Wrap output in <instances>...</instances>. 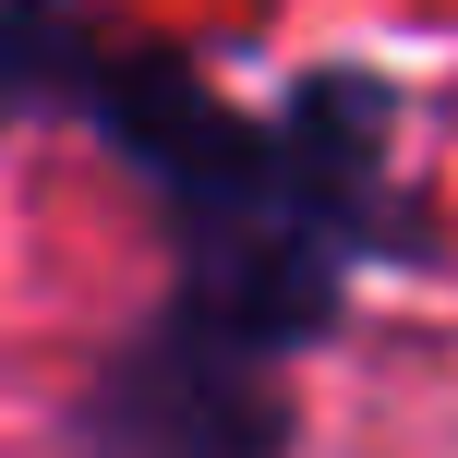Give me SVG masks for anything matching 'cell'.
Masks as SVG:
<instances>
[{
    "instance_id": "6da1fadb",
    "label": "cell",
    "mask_w": 458,
    "mask_h": 458,
    "mask_svg": "<svg viewBox=\"0 0 458 458\" xmlns=\"http://www.w3.org/2000/svg\"><path fill=\"white\" fill-rule=\"evenodd\" d=\"M85 109L145 157L169 193V242H182V301L169 338L217 350V362L266 374L301 338L338 326V277L362 253H411V217H386V85L374 72H314L277 121H229L182 72H72Z\"/></svg>"
}]
</instances>
